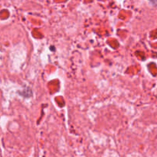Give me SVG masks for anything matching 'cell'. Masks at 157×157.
Instances as JSON below:
<instances>
[]
</instances>
